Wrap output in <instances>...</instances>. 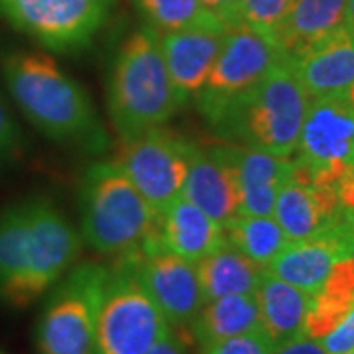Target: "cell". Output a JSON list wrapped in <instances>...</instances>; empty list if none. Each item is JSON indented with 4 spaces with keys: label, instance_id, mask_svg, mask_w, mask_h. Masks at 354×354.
I'll return each instance as SVG.
<instances>
[{
    "label": "cell",
    "instance_id": "cell-15",
    "mask_svg": "<svg viewBox=\"0 0 354 354\" xmlns=\"http://www.w3.org/2000/svg\"><path fill=\"white\" fill-rule=\"evenodd\" d=\"M181 195L213 216L218 225H227L239 215V191L232 165L225 146L199 148L189 144L187 176Z\"/></svg>",
    "mask_w": 354,
    "mask_h": 354
},
{
    "label": "cell",
    "instance_id": "cell-11",
    "mask_svg": "<svg viewBox=\"0 0 354 354\" xmlns=\"http://www.w3.org/2000/svg\"><path fill=\"white\" fill-rule=\"evenodd\" d=\"M187 158L189 142L160 127L127 140L116 162L160 216L181 195Z\"/></svg>",
    "mask_w": 354,
    "mask_h": 354
},
{
    "label": "cell",
    "instance_id": "cell-34",
    "mask_svg": "<svg viewBox=\"0 0 354 354\" xmlns=\"http://www.w3.org/2000/svg\"><path fill=\"white\" fill-rule=\"evenodd\" d=\"M144 354H189V344H187V339L181 333V329L176 330V327H174L167 337H164L160 342H156L152 348Z\"/></svg>",
    "mask_w": 354,
    "mask_h": 354
},
{
    "label": "cell",
    "instance_id": "cell-31",
    "mask_svg": "<svg viewBox=\"0 0 354 354\" xmlns=\"http://www.w3.org/2000/svg\"><path fill=\"white\" fill-rule=\"evenodd\" d=\"M327 354H348L354 351V305L337 323V327L319 339Z\"/></svg>",
    "mask_w": 354,
    "mask_h": 354
},
{
    "label": "cell",
    "instance_id": "cell-1",
    "mask_svg": "<svg viewBox=\"0 0 354 354\" xmlns=\"http://www.w3.org/2000/svg\"><path fill=\"white\" fill-rule=\"evenodd\" d=\"M0 71L20 113L53 142L102 152L109 136L87 91L44 51L14 50L2 55Z\"/></svg>",
    "mask_w": 354,
    "mask_h": 354
},
{
    "label": "cell",
    "instance_id": "cell-23",
    "mask_svg": "<svg viewBox=\"0 0 354 354\" xmlns=\"http://www.w3.org/2000/svg\"><path fill=\"white\" fill-rule=\"evenodd\" d=\"M195 268L205 301L225 295L256 293L266 270L262 266L254 264L250 258H246L227 241L201 258Z\"/></svg>",
    "mask_w": 354,
    "mask_h": 354
},
{
    "label": "cell",
    "instance_id": "cell-28",
    "mask_svg": "<svg viewBox=\"0 0 354 354\" xmlns=\"http://www.w3.org/2000/svg\"><path fill=\"white\" fill-rule=\"evenodd\" d=\"M293 0H242V26H248L256 32L276 39L278 30L290 12Z\"/></svg>",
    "mask_w": 354,
    "mask_h": 354
},
{
    "label": "cell",
    "instance_id": "cell-14",
    "mask_svg": "<svg viewBox=\"0 0 354 354\" xmlns=\"http://www.w3.org/2000/svg\"><path fill=\"white\" fill-rule=\"evenodd\" d=\"M351 236L353 232L341 218L309 239L288 242L266 270L313 295L327 279L333 266L344 256H351Z\"/></svg>",
    "mask_w": 354,
    "mask_h": 354
},
{
    "label": "cell",
    "instance_id": "cell-10",
    "mask_svg": "<svg viewBox=\"0 0 354 354\" xmlns=\"http://www.w3.org/2000/svg\"><path fill=\"white\" fill-rule=\"evenodd\" d=\"M295 164L321 185L335 187L354 169V102L346 97L309 99Z\"/></svg>",
    "mask_w": 354,
    "mask_h": 354
},
{
    "label": "cell",
    "instance_id": "cell-8",
    "mask_svg": "<svg viewBox=\"0 0 354 354\" xmlns=\"http://www.w3.org/2000/svg\"><path fill=\"white\" fill-rule=\"evenodd\" d=\"M28 258L10 307L24 309L53 288L73 266L83 239L62 211L46 197H30Z\"/></svg>",
    "mask_w": 354,
    "mask_h": 354
},
{
    "label": "cell",
    "instance_id": "cell-26",
    "mask_svg": "<svg viewBox=\"0 0 354 354\" xmlns=\"http://www.w3.org/2000/svg\"><path fill=\"white\" fill-rule=\"evenodd\" d=\"M223 230L228 244L262 268L272 264L290 242L274 215H236L223 225Z\"/></svg>",
    "mask_w": 354,
    "mask_h": 354
},
{
    "label": "cell",
    "instance_id": "cell-27",
    "mask_svg": "<svg viewBox=\"0 0 354 354\" xmlns=\"http://www.w3.org/2000/svg\"><path fill=\"white\" fill-rule=\"evenodd\" d=\"M134 4L158 34L209 26L227 28L215 14L203 6L201 0H134Z\"/></svg>",
    "mask_w": 354,
    "mask_h": 354
},
{
    "label": "cell",
    "instance_id": "cell-2",
    "mask_svg": "<svg viewBox=\"0 0 354 354\" xmlns=\"http://www.w3.org/2000/svg\"><path fill=\"white\" fill-rule=\"evenodd\" d=\"M187 99L174 85L160 34L144 26L120 46L106 88V106L116 134L132 140L169 122Z\"/></svg>",
    "mask_w": 354,
    "mask_h": 354
},
{
    "label": "cell",
    "instance_id": "cell-6",
    "mask_svg": "<svg viewBox=\"0 0 354 354\" xmlns=\"http://www.w3.org/2000/svg\"><path fill=\"white\" fill-rule=\"evenodd\" d=\"M109 268L79 264L51 291L39 315V354H97V323Z\"/></svg>",
    "mask_w": 354,
    "mask_h": 354
},
{
    "label": "cell",
    "instance_id": "cell-32",
    "mask_svg": "<svg viewBox=\"0 0 354 354\" xmlns=\"http://www.w3.org/2000/svg\"><path fill=\"white\" fill-rule=\"evenodd\" d=\"M241 2L242 0H201L203 6L211 14H215L228 30L242 26Z\"/></svg>",
    "mask_w": 354,
    "mask_h": 354
},
{
    "label": "cell",
    "instance_id": "cell-37",
    "mask_svg": "<svg viewBox=\"0 0 354 354\" xmlns=\"http://www.w3.org/2000/svg\"><path fill=\"white\" fill-rule=\"evenodd\" d=\"M348 354H354V351H353V353H348Z\"/></svg>",
    "mask_w": 354,
    "mask_h": 354
},
{
    "label": "cell",
    "instance_id": "cell-17",
    "mask_svg": "<svg viewBox=\"0 0 354 354\" xmlns=\"http://www.w3.org/2000/svg\"><path fill=\"white\" fill-rule=\"evenodd\" d=\"M228 28H187L160 34L169 77L177 91L191 101L199 93L225 44Z\"/></svg>",
    "mask_w": 354,
    "mask_h": 354
},
{
    "label": "cell",
    "instance_id": "cell-16",
    "mask_svg": "<svg viewBox=\"0 0 354 354\" xmlns=\"http://www.w3.org/2000/svg\"><path fill=\"white\" fill-rule=\"evenodd\" d=\"M288 59L309 99L342 97L354 85V34L348 28Z\"/></svg>",
    "mask_w": 354,
    "mask_h": 354
},
{
    "label": "cell",
    "instance_id": "cell-33",
    "mask_svg": "<svg viewBox=\"0 0 354 354\" xmlns=\"http://www.w3.org/2000/svg\"><path fill=\"white\" fill-rule=\"evenodd\" d=\"M272 354H327L325 348L321 346V342L317 339H311L307 335H299L295 339L281 342L274 348Z\"/></svg>",
    "mask_w": 354,
    "mask_h": 354
},
{
    "label": "cell",
    "instance_id": "cell-4",
    "mask_svg": "<svg viewBox=\"0 0 354 354\" xmlns=\"http://www.w3.org/2000/svg\"><path fill=\"white\" fill-rule=\"evenodd\" d=\"M158 225V215L118 162L91 165L81 183V239L95 252H136Z\"/></svg>",
    "mask_w": 354,
    "mask_h": 354
},
{
    "label": "cell",
    "instance_id": "cell-21",
    "mask_svg": "<svg viewBox=\"0 0 354 354\" xmlns=\"http://www.w3.org/2000/svg\"><path fill=\"white\" fill-rule=\"evenodd\" d=\"M256 299L260 309V327L276 342V346L304 335L305 315L311 301L309 293L264 270L256 290Z\"/></svg>",
    "mask_w": 354,
    "mask_h": 354
},
{
    "label": "cell",
    "instance_id": "cell-13",
    "mask_svg": "<svg viewBox=\"0 0 354 354\" xmlns=\"http://www.w3.org/2000/svg\"><path fill=\"white\" fill-rule=\"evenodd\" d=\"M272 215L288 241H304L339 223L342 207L335 187L311 181L293 162V171L279 189Z\"/></svg>",
    "mask_w": 354,
    "mask_h": 354
},
{
    "label": "cell",
    "instance_id": "cell-36",
    "mask_svg": "<svg viewBox=\"0 0 354 354\" xmlns=\"http://www.w3.org/2000/svg\"><path fill=\"white\" fill-rule=\"evenodd\" d=\"M351 256L354 258V232H353V236H351Z\"/></svg>",
    "mask_w": 354,
    "mask_h": 354
},
{
    "label": "cell",
    "instance_id": "cell-24",
    "mask_svg": "<svg viewBox=\"0 0 354 354\" xmlns=\"http://www.w3.org/2000/svg\"><path fill=\"white\" fill-rule=\"evenodd\" d=\"M354 305V258L344 256L333 266L327 279L311 295L305 315L304 335L311 339H323L337 327V323Z\"/></svg>",
    "mask_w": 354,
    "mask_h": 354
},
{
    "label": "cell",
    "instance_id": "cell-35",
    "mask_svg": "<svg viewBox=\"0 0 354 354\" xmlns=\"http://www.w3.org/2000/svg\"><path fill=\"white\" fill-rule=\"evenodd\" d=\"M346 28L354 34V0L346 2Z\"/></svg>",
    "mask_w": 354,
    "mask_h": 354
},
{
    "label": "cell",
    "instance_id": "cell-19",
    "mask_svg": "<svg viewBox=\"0 0 354 354\" xmlns=\"http://www.w3.org/2000/svg\"><path fill=\"white\" fill-rule=\"evenodd\" d=\"M158 239L164 250L197 264L225 242V230L213 216L179 195L158 216Z\"/></svg>",
    "mask_w": 354,
    "mask_h": 354
},
{
    "label": "cell",
    "instance_id": "cell-29",
    "mask_svg": "<svg viewBox=\"0 0 354 354\" xmlns=\"http://www.w3.org/2000/svg\"><path fill=\"white\" fill-rule=\"evenodd\" d=\"M274 348H276V342L262 329H256L225 339V341L213 342L203 348V354H272Z\"/></svg>",
    "mask_w": 354,
    "mask_h": 354
},
{
    "label": "cell",
    "instance_id": "cell-38",
    "mask_svg": "<svg viewBox=\"0 0 354 354\" xmlns=\"http://www.w3.org/2000/svg\"><path fill=\"white\" fill-rule=\"evenodd\" d=\"M0 354H4V353H2V351H0Z\"/></svg>",
    "mask_w": 354,
    "mask_h": 354
},
{
    "label": "cell",
    "instance_id": "cell-7",
    "mask_svg": "<svg viewBox=\"0 0 354 354\" xmlns=\"http://www.w3.org/2000/svg\"><path fill=\"white\" fill-rule=\"evenodd\" d=\"M286 59L278 41L248 26L230 28L215 65L195 95L201 116L216 127L228 109Z\"/></svg>",
    "mask_w": 354,
    "mask_h": 354
},
{
    "label": "cell",
    "instance_id": "cell-3",
    "mask_svg": "<svg viewBox=\"0 0 354 354\" xmlns=\"http://www.w3.org/2000/svg\"><path fill=\"white\" fill-rule=\"evenodd\" d=\"M309 97L286 57L234 102L213 128L232 144L291 158L299 142Z\"/></svg>",
    "mask_w": 354,
    "mask_h": 354
},
{
    "label": "cell",
    "instance_id": "cell-20",
    "mask_svg": "<svg viewBox=\"0 0 354 354\" xmlns=\"http://www.w3.org/2000/svg\"><path fill=\"white\" fill-rule=\"evenodd\" d=\"M346 2L348 0H293L276 34V41L286 57H295L346 28Z\"/></svg>",
    "mask_w": 354,
    "mask_h": 354
},
{
    "label": "cell",
    "instance_id": "cell-25",
    "mask_svg": "<svg viewBox=\"0 0 354 354\" xmlns=\"http://www.w3.org/2000/svg\"><path fill=\"white\" fill-rule=\"evenodd\" d=\"M28 199L0 209V301L10 307L28 258Z\"/></svg>",
    "mask_w": 354,
    "mask_h": 354
},
{
    "label": "cell",
    "instance_id": "cell-22",
    "mask_svg": "<svg viewBox=\"0 0 354 354\" xmlns=\"http://www.w3.org/2000/svg\"><path fill=\"white\" fill-rule=\"evenodd\" d=\"M256 329H262L256 293L225 295L205 301L189 325L191 337L201 348Z\"/></svg>",
    "mask_w": 354,
    "mask_h": 354
},
{
    "label": "cell",
    "instance_id": "cell-18",
    "mask_svg": "<svg viewBox=\"0 0 354 354\" xmlns=\"http://www.w3.org/2000/svg\"><path fill=\"white\" fill-rule=\"evenodd\" d=\"M225 152L236 179L239 215H272L279 189L293 171V160L232 142Z\"/></svg>",
    "mask_w": 354,
    "mask_h": 354
},
{
    "label": "cell",
    "instance_id": "cell-30",
    "mask_svg": "<svg viewBox=\"0 0 354 354\" xmlns=\"http://www.w3.org/2000/svg\"><path fill=\"white\" fill-rule=\"evenodd\" d=\"M22 148V134L14 120L10 109L0 95V165L10 162Z\"/></svg>",
    "mask_w": 354,
    "mask_h": 354
},
{
    "label": "cell",
    "instance_id": "cell-5",
    "mask_svg": "<svg viewBox=\"0 0 354 354\" xmlns=\"http://www.w3.org/2000/svg\"><path fill=\"white\" fill-rule=\"evenodd\" d=\"M171 325L140 281L130 254L109 268L102 290L97 354H144L171 333Z\"/></svg>",
    "mask_w": 354,
    "mask_h": 354
},
{
    "label": "cell",
    "instance_id": "cell-9",
    "mask_svg": "<svg viewBox=\"0 0 354 354\" xmlns=\"http://www.w3.org/2000/svg\"><path fill=\"white\" fill-rule=\"evenodd\" d=\"M114 0H0V16L46 50H81L106 22Z\"/></svg>",
    "mask_w": 354,
    "mask_h": 354
},
{
    "label": "cell",
    "instance_id": "cell-12",
    "mask_svg": "<svg viewBox=\"0 0 354 354\" xmlns=\"http://www.w3.org/2000/svg\"><path fill=\"white\" fill-rule=\"evenodd\" d=\"M136 274L171 327L189 329L191 321L205 304L197 268L167 252L156 239H148L130 252Z\"/></svg>",
    "mask_w": 354,
    "mask_h": 354
}]
</instances>
